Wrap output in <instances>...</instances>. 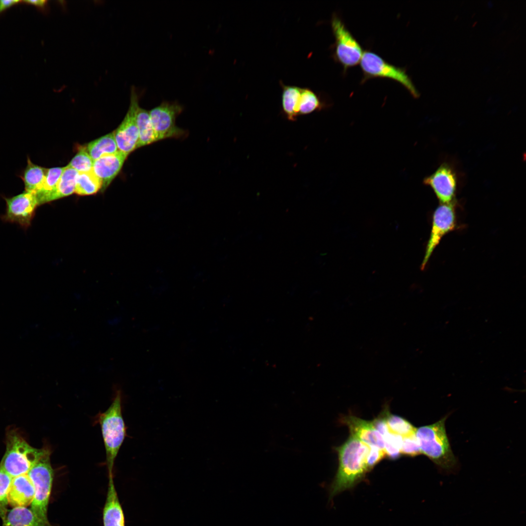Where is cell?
I'll list each match as a JSON object with an SVG mask.
<instances>
[{"label": "cell", "instance_id": "obj_1", "mask_svg": "<svg viewBox=\"0 0 526 526\" xmlns=\"http://www.w3.org/2000/svg\"><path fill=\"white\" fill-rule=\"evenodd\" d=\"M338 456L337 473L328 487L329 500L350 489L362 481L369 472L367 458L370 447L351 435L340 446L335 448Z\"/></svg>", "mask_w": 526, "mask_h": 526}, {"label": "cell", "instance_id": "obj_2", "mask_svg": "<svg viewBox=\"0 0 526 526\" xmlns=\"http://www.w3.org/2000/svg\"><path fill=\"white\" fill-rule=\"evenodd\" d=\"M447 418L445 416L433 424L420 427L416 429L415 435L421 453L438 467L449 471L456 467L457 460L446 431Z\"/></svg>", "mask_w": 526, "mask_h": 526}, {"label": "cell", "instance_id": "obj_3", "mask_svg": "<svg viewBox=\"0 0 526 526\" xmlns=\"http://www.w3.org/2000/svg\"><path fill=\"white\" fill-rule=\"evenodd\" d=\"M121 401V391L116 389L109 407L105 412L99 413L96 417L105 446L106 464L109 474H113L114 461L126 435Z\"/></svg>", "mask_w": 526, "mask_h": 526}, {"label": "cell", "instance_id": "obj_4", "mask_svg": "<svg viewBox=\"0 0 526 526\" xmlns=\"http://www.w3.org/2000/svg\"><path fill=\"white\" fill-rule=\"evenodd\" d=\"M6 446L0 468L12 478L27 474L49 451L47 448L37 449L31 447L15 432L8 435Z\"/></svg>", "mask_w": 526, "mask_h": 526}, {"label": "cell", "instance_id": "obj_5", "mask_svg": "<svg viewBox=\"0 0 526 526\" xmlns=\"http://www.w3.org/2000/svg\"><path fill=\"white\" fill-rule=\"evenodd\" d=\"M359 63L363 74L361 83L373 78H388L401 84L413 97H419V93L404 68L389 63L369 50L363 52Z\"/></svg>", "mask_w": 526, "mask_h": 526}, {"label": "cell", "instance_id": "obj_6", "mask_svg": "<svg viewBox=\"0 0 526 526\" xmlns=\"http://www.w3.org/2000/svg\"><path fill=\"white\" fill-rule=\"evenodd\" d=\"M50 454L49 451L27 473L35 488L31 509L38 517L47 523H49L47 508L54 478Z\"/></svg>", "mask_w": 526, "mask_h": 526}, {"label": "cell", "instance_id": "obj_7", "mask_svg": "<svg viewBox=\"0 0 526 526\" xmlns=\"http://www.w3.org/2000/svg\"><path fill=\"white\" fill-rule=\"evenodd\" d=\"M331 25L335 38L332 57L346 73L348 69L360 63L364 52L359 43L336 14L333 15Z\"/></svg>", "mask_w": 526, "mask_h": 526}, {"label": "cell", "instance_id": "obj_8", "mask_svg": "<svg viewBox=\"0 0 526 526\" xmlns=\"http://www.w3.org/2000/svg\"><path fill=\"white\" fill-rule=\"evenodd\" d=\"M183 110L178 101H163L149 111L156 141L183 139L188 136V132L176 124V118Z\"/></svg>", "mask_w": 526, "mask_h": 526}, {"label": "cell", "instance_id": "obj_9", "mask_svg": "<svg viewBox=\"0 0 526 526\" xmlns=\"http://www.w3.org/2000/svg\"><path fill=\"white\" fill-rule=\"evenodd\" d=\"M455 203L440 204L435 209L432 216V226L421 269L425 268L432 253L441 239L456 226Z\"/></svg>", "mask_w": 526, "mask_h": 526}, {"label": "cell", "instance_id": "obj_10", "mask_svg": "<svg viewBox=\"0 0 526 526\" xmlns=\"http://www.w3.org/2000/svg\"><path fill=\"white\" fill-rule=\"evenodd\" d=\"M6 211L1 219L4 222L15 223L26 229L31 224L37 207L39 205L36 194L24 191L11 197H3Z\"/></svg>", "mask_w": 526, "mask_h": 526}, {"label": "cell", "instance_id": "obj_11", "mask_svg": "<svg viewBox=\"0 0 526 526\" xmlns=\"http://www.w3.org/2000/svg\"><path fill=\"white\" fill-rule=\"evenodd\" d=\"M130 97L128 112L120 126L113 132L118 150L128 155L137 149L139 138L136 118L139 96L134 86L131 88Z\"/></svg>", "mask_w": 526, "mask_h": 526}, {"label": "cell", "instance_id": "obj_12", "mask_svg": "<svg viewBox=\"0 0 526 526\" xmlns=\"http://www.w3.org/2000/svg\"><path fill=\"white\" fill-rule=\"evenodd\" d=\"M423 183L432 189L441 204L455 203L458 177L451 164L442 163L432 174L424 178Z\"/></svg>", "mask_w": 526, "mask_h": 526}, {"label": "cell", "instance_id": "obj_13", "mask_svg": "<svg viewBox=\"0 0 526 526\" xmlns=\"http://www.w3.org/2000/svg\"><path fill=\"white\" fill-rule=\"evenodd\" d=\"M342 423L347 425L351 435L369 446H376L384 450V441L372 421H366L353 415L342 417Z\"/></svg>", "mask_w": 526, "mask_h": 526}, {"label": "cell", "instance_id": "obj_14", "mask_svg": "<svg viewBox=\"0 0 526 526\" xmlns=\"http://www.w3.org/2000/svg\"><path fill=\"white\" fill-rule=\"evenodd\" d=\"M128 154L119 150L105 154L94 161L92 170L105 189L119 172Z\"/></svg>", "mask_w": 526, "mask_h": 526}, {"label": "cell", "instance_id": "obj_15", "mask_svg": "<svg viewBox=\"0 0 526 526\" xmlns=\"http://www.w3.org/2000/svg\"><path fill=\"white\" fill-rule=\"evenodd\" d=\"M34 495V487L27 474L12 478L8 495L11 506L26 507L32 503Z\"/></svg>", "mask_w": 526, "mask_h": 526}, {"label": "cell", "instance_id": "obj_16", "mask_svg": "<svg viewBox=\"0 0 526 526\" xmlns=\"http://www.w3.org/2000/svg\"><path fill=\"white\" fill-rule=\"evenodd\" d=\"M104 526H125L123 510L115 490L113 474H109V485L103 509Z\"/></svg>", "mask_w": 526, "mask_h": 526}, {"label": "cell", "instance_id": "obj_17", "mask_svg": "<svg viewBox=\"0 0 526 526\" xmlns=\"http://www.w3.org/2000/svg\"><path fill=\"white\" fill-rule=\"evenodd\" d=\"M2 526H51L26 507H14L7 511Z\"/></svg>", "mask_w": 526, "mask_h": 526}, {"label": "cell", "instance_id": "obj_18", "mask_svg": "<svg viewBox=\"0 0 526 526\" xmlns=\"http://www.w3.org/2000/svg\"><path fill=\"white\" fill-rule=\"evenodd\" d=\"M282 93V109L284 116L290 121H295L299 116V105L301 88L287 85L280 81Z\"/></svg>", "mask_w": 526, "mask_h": 526}, {"label": "cell", "instance_id": "obj_19", "mask_svg": "<svg viewBox=\"0 0 526 526\" xmlns=\"http://www.w3.org/2000/svg\"><path fill=\"white\" fill-rule=\"evenodd\" d=\"M27 162L19 177L23 182L25 191L37 194L42 187L47 169L35 164L28 156Z\"/></svg>", "mask_w": 526, "mask_h": 526}, {"label": "cell", "instance_id": "obj_20", "mask_svg": "<svg viewBox=\"0 0 526 526\" xmlns=\"http://www.w3.org/2000/svg\"><path fill=\"white\" fill-rule=\"evenodd\" d=\"M139 138L137 148L157 142L149 112L138 106L136 113Z\"/></svg>", "mask_w": 526, "mask_h": 526}, {"label": "cell", "instance_id": "obj_21", "mask_svg": "<svg viewBox=\"0 0 526 526\" xmlns=\"http://www.w3.org/2000/svg\"><path fill=\"white\" fill-rule=\"evenodd\" d=\"M78 173L75 169L68 166L64 167L56 187L50 197L49 202L71 195L75 192Z\"/></svg>", "mask_w": 526, "mask_h": 526}, {"label": "cell", "instance_id": "obj_22", "mask_svg": "<svg viewBox=\"0 0 526 526\" xmlns=\"http://www.w3.org/2000/svg\"><path fill=\"white\" fill-rule=\"evenodd\" d=\"M86 149L94 161L104 155L113 153L118 150L113 132L92 141Z\"/></svg>", "mask_w": 526, "mask_h": 526}, {"label": "cell", "instance_id": "obj_23", "mask_svg": "<svg viewBox=\"0 0 526 526\" xmlns=\"http://www.w3.org/2000/svg\"><path fill=\"white\" fill-rule=\"evenodd\" d=\"M102 188L101 180L92 169L89 171L78 172L76 180L75 192L79 195H89L96 193Z\"/></svg>", "mask_w": 526, "mask_h": 526}, {"label": "cell", "instance_id": "obj_24", "mask_svg": "<svg viewBox=\"0 0 526 526\" xmlns=\"http://www.w3.org/2000/svg\"><path fill=\"white\" fill-rule=\"evenodd\" d=\"M326 104L319 95L308 88H301L299 115H307L323 109Z\"/></svg>", "mask_w": 526, "mask_h": 526}, {"label": "cell", "instance_id": "obj_25", "mask_svg": "<svg viewBox=\"0 0 526 526\" xmlns=\"http://www.w3.org/2000/svg\"><path fill=\"white\" fill-rule=\"evenodd\" d=\"M63 169L64 168L47 169L42 187L36 194L39 205L49 202L50 197L56 187Z\"/></svg>", "mask_w": 526, "mask_h": 526}, {"label": "cell", "instance_id": "obj_26", "mask_svg": "<svg viewBox=\"0 0 526 526\" xmlns=\"http://www.w3.org/2000/svg\"><path fill=\"white\" fill-rule=\"evenodd\" d=\"M385 419L389 431L392 433L402 437L415 433L416 429L408 421L402 417L390 413L386 409Z\"/></svg>", "mask_w": 526, "mask_h": 526}, {"label": "cell", "instance_id": "obj_27", "mask_svg": "<svg viewBox=\"0 0 526 526\" xmlns=\"http://www.w3.org/2000/svg\"><path fill=\"white\" fill-rule=\"evenodd\" d=\"M383 438L384 441V451L386 456L390 459L395 460L401 455L400 448L402 437L392 433L389 431Z\"/></svg>", "mask_w": 526, "mask_h": 526}, {"label": "cell", "instance_id": "obj_28", "mask_svg": "<svg viewBox=\"0 0 526 526\" xmlns=\"http://www.w3.org/2000/svg\"><path fill=\"white\" fill-rule=\"evenodd\" d=\"M93 163L94 161L86 148L82 147L68 166L75 169L78 172H84L92 169Z\"/></svg>", "mask_w": 526, "mask_h": 526}, {"label": "cell", "instance_id": "obj_29", "mask_svg": "<svg viewBox=\"0 0 526 526\" xmlns=\"http://www.w3.org/2000/svg\"><path fill=\"white\" fill-rule=\"evenodd\" d=\"M12 477L0 468V517H5L8 509V495Z\"/></svg>", "mask_w": 526, "mask_h": 526}, {"label": "cell", "instance_id": "obj_30", "mask_svg": "<svg viewBox=\"0 0 526 526\" xmlns=\"http://www.w3.org/2000/svg\"><path fill=\"white\" fill-rule=\"evenodd\" d=\"M400 453L401 454L410 457H414L421 453L415 433L402 437Z\"/></svg>", "mask_w": 526, "mask_h": 526}, {"label": "cell", "instance_id": "obj_31", "mask_svg": "<svg viewBox=\"0 0 526 526\" xmlns=\"http://www.w3.org/2000/svg\"><path fill=\"white\" fill-rule=\"evenodd\" d=\"M370 451L367 458V466L370 471L382 459L386 456L385 451L376 446H369Z\"/></svg>", "mask_w": 526, "mask_h": 526}, {"label": "cell", "instance_id": "obj_32", "mask_svg": "<svg viewBox=\"0 0 526 526\" xmlns=\"http://www.w3.org/2000/svg\"><path fill=\"white\" fill-rule=\"evenodd\" d=\"M19 2L16 0H0V13Z\"/></svg>", "mask_w": 526, "mask_h": 526}, {"label": "cell", "instance_id": "obj_33", "mask_svg": "<svg viewBox=\"0 0 526 526\" xmlns=\"http://www.w3.org/2000/svg\"><path fill=\"white\" fill-rule=\"evenodd\" d=\"M24 2L42 9L45 8L47 4V1L44 0H25Z\"/></svg>", "mask_w": 526, "mask_h": 526}]
</instances>
